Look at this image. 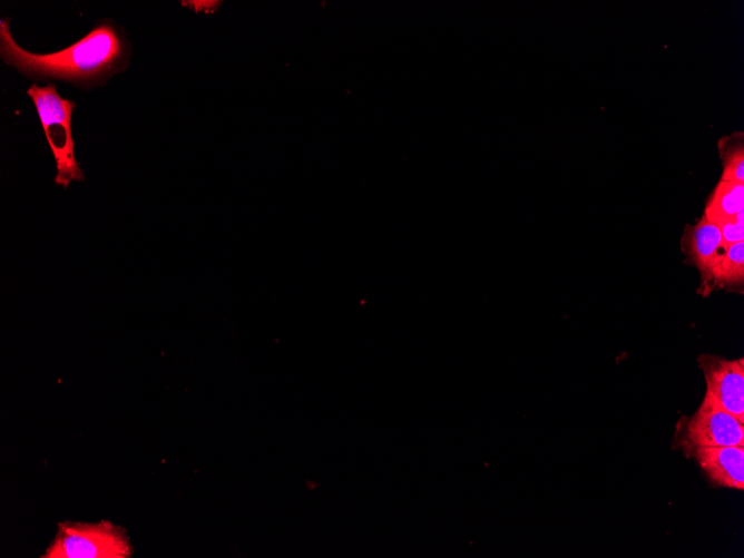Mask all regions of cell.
<instances>
[{"instance_id":"8","label":"cell","mask_w":744,"mask_h":558,"mask_svg":"<svg viewBox=\"0 0 744 558\" xmlns=\"http://www.w3.org/2000/svg\"><path fill=\"white\" fill-rule=\"evenodd\" d=\"M744 280V241L724 245L701 275L702 293L715 287H738Z\"/></svg>"},{"instance_id":"9","label":"cell","mask_w":744,"mask_h":558,"mask_svg":"<svg viewBox=\"0 0 744 558\" xmlns=\"http://www.w3.org/2000/svg\"><path fill=\"white\" fill-rule=\"evenodd\" d=\"M742 211H744V184L719 179L706 202L703 215L719 225L733 219Z\"/></svg>"},{"instance_id":"2","label":"cell","mask_w":744,"mask_h":558,"mask_svg":"<svg viewBox=\"0 0 744 558\" xmlns=\"http://www.w3.org/2000/svg\"><path fill=\"white\" fill-rule=\"evenodd\" d=\"M27 95L33 101L47 141L56 160V185L67 188L72 180L84 182V172L75 156L71 116L77 104L62 98L53 82L43 87L32 84Z\"/></svg>"},{"instance_id":"7","label":"cell","mask_w":744,"mask_h":558,"mask_svg":"<svg viewBox=\"0 0 744 558\" xmlns=\"http://www.w3.org/2000/svg\"><path fill=\"white\" fill-rule=\"evenodd\" d=\"M723 246L718 225L704 215L693 225L687 224L681 238L685 262L695 266L701 275Z\"/></svg>"},{"instance_id":"3","label":"cell","mask_w":744,"mask_h":558,"mask_svg":"<svg viewBox=\"0 0 744 558\" xmlns=\"http://www.w3.org/2000/svg\"><path fill=\"white\" fill-rule=\"evenodd\" d=\"M133 546L125 528L111 521L59 522L55 539L41 558H129Z\"/></svg>"},{"instance_id":"11","label":"cell","mask_w":744,"mask_h":558,"mask_svg":"<svg viewBox=\"0 0 744 558\" xmlns=\"http://www.w3.org/2000/svg\"><path fill=\"white\" fill-rule=\"evenodd\" d=\"M718 227L724 245L744 241V211L733 219L719 224Z\"/></svg>"},{"instance_id":"10","label":"cell","mask_w":744,"mask_h":558,"mask_svg":"<svg viewBox=\"0 0 744 558\" xmlns=\"http://www.w3.org/2000/svg\"><path fill=\"white\" fill-rule=\"evenodd\" d=\"M744 135L734 131L722 137L717 143L719 157L723 164L721 180L744 184Z\"/></svg>"},{"instance_id":"1","label":"cell","mask_w":744,"mask_h":558,"mask_svg":"<svg viewBox=\"0 0 744 558\" xmlns=\"http://www.w3.org/2000/svg\"><path fill=\"white\" fill-rule=\"evenodd\" d=\"M131 53L125 30L110 19L99 21L75 43L50 53L21 48L10 31L9 18L0 20L1 59L36 81L60 80L90 90L125 71Z\"/></svg>"},{"instance_id":"5","label":"cell","mask_w":744,"mask_h":558,"mask_svg":"<svg viewBox=\"0 0 744 558\" xmlns=\"http://www.w3.org/2000/svg\"><path fill=\"white\" fill-rule=\"evenodd\" d=\"M698 366L706 383L705 395L744 423V361L702 354Z\"/></svg>"},{"instance_id":"6","label":"cell","mask_w":744,"mask_h":558,"mask_svg":"<svg viewBox=\"0 0 744 558\" xmlns=\"http://www.w3.org/2000/svg\"><path fill=\"white\" fill-rule=\"evenodd\" d=\"M688 452L714 484L743 490L744 447H698Z\"/></svg>"},{"instance_id":"4","label":"cell","mask_w":744,"mask_h":558,"mask_svg":"<svg viewBox=\"0 0 744 558\" xmlns=\"http://www.w3.org/2000/svg\"><path fill=\"white\" fill-rule=\"evenodd\" d=\"M676 440L686 451L698 447H744V423L704 395L697 410L679 421Z\"/></svg>"}]
</instances>
